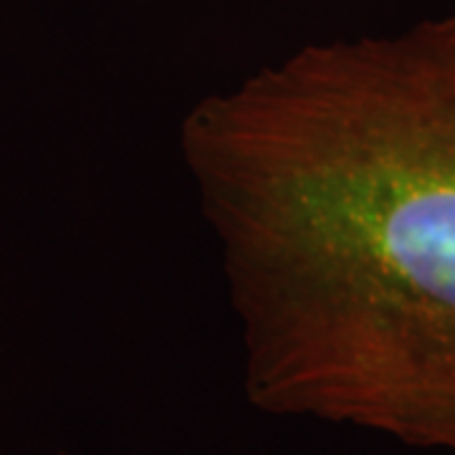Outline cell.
<instances>
[{
    "instance_id": "6da1fadb",
    "label": "cell",
    "mask_w": 455,
    "mask_h": 455,
    "mask_svg": "<svg viewBox=\"0 0 455 455\" xmlns=\"http://www.w3.org/2000/svg\"><path fill=\"white\" fill-rule=\"evenodd\" d=\"M180 155L248 403L455 455V13L260 66Z\"/></svg>"
}]
</instances>
